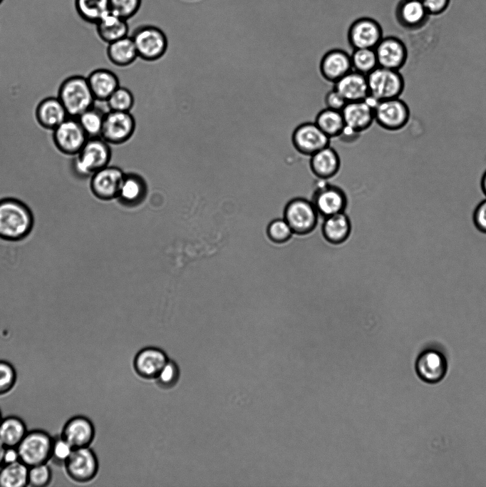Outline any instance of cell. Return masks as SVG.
Returning <instances> with one entry per match:
<instances>
[{
	"label": "cell",
	"instance_id": "7",
	"mask_svg": "<svg viewBox=\"0 0 486 487\" xmlns=\"http://www.w3.org/2000/svg\"><path fill=\"white\" fill-rule=\"evenodd\" d=\"M410 117V108L400 97L378 101L374 106L375 122L388 131L403 129Z\"/></svg>",
	"mask_w": 486,
	"mask_h": 487
},
{
	"label": "cell",
	"instance_id": "6",
	"mask_svg": "<svg viewBox=\"0 0 486 487\" xmlns=\"http://www.w3.org/2000/svg\"><path fill=\"white\" fill-rule=\"evenodd\" d=\"M369 96L376 101L400 97L405 80L400 71L378 66L367 75Z\"/></svg>",
	"mask_w": 486,
	"mask_h": 487
},
{
	"label": "cell",
	"instance_id": "51",
	"mask_svg": "<svg viewBox=\"0 0 486 487\" xmlns=\"http://www.w3.org/2000/svg\"><path fill=\"white\" fill-rule=\"evenodd\" d=\"M3 1H4V0H0V4L2 3Z\"/></svg>",
	"mask_w": 486,
	"mask_h": 487
},
{
	"label": "cell",
	"instance_id": "30",
	"mask_svg": "<svg viewBox=\"0 0 486 487\" xmlns=\"http://www.w3.org/2000/svg\"><path fill=\"white\" fill-rule=\"evenodd\" d=\"M322 232L325 239L332 244L346 241L351 232V223L348 217L340 212L325 217Z\"/></svg>",
	"mask_w": 486,
	"mask_h": 487
},
{
	"label": "cell",
	"instance_id": "18",
	"mask_svg": "<svg viewBox=\"0 0 486 487\" xmlns=\"http://www.w3.org/2000/svg\"><path fill=\"white\" fill-rule=\"evenodd\" d=\"M351 71V53L344 49H329L321 58L319 72L328 82L335 83Z\"/></svg>",
	"mask_w": 486,
	"mask_h": 487
},
{
	"label": "cell",
	"instance_id": "49",
	"mask_svg": "<svg viewBox=\"0 0 486 487\" xmlns=\"http://www.w3.org/2000/svg\"><path fill=\"white\" fill-rule=\"evenodd\" d=\"M6 449V446L0 441V468L4 465V455Z\"/></svg>",
	"mask_w": 486,
	"mask_h": 487
},
{
	"label": "cell",
	"instance_id": "19",
	"mask_svg": "<svg viewBox=\"0 0 486 487\" xmlns=\"http://www.w3.org/2000/svg\"><path fill=\"white\" fill-rule=\"evenodd\" d=\"M311 202L318 214L326 217L343 212L347 199L340 188L326 184L319 186L315 190Z\"/></svg>",
	"mask_w": 486,
	"mask_h": 487
},
{
	"label": "cell",
	"instance_id": "23",
	"mask_svg": "<svg viewBox=\"0 0 486 487\" xmlns=\"http://www.w3.org/2000/svg\"><path fill=\"white\" fill-rule=\"evenodd\" d=\"M309 158L310 169L312 173L320 180H326L332 178L340 170V156L330 145Z\"/></svg>",
	"mask_w": 486,
	"mask_h": 487
},
{
	"label": "cell",
	"instance_id": "1",
	"mask_svg": "<svg viewBox=\"0 0 486 487\" xmlns=\"http://www.w3.org/2000/svg\"><path fill=\"white\" fill-rule=\"evenodd\" d=\"M112 157L110 145L101 137L90 138L73 156L71 173L78 180H88L97 170L109 165Z\"/></svg>",
	"mask_w": 486,
	"mask_h": 487
},
{
	"label": "cell",
	"instance_id": "37",
	"mask_svg": "<svg viewBox=\"0 0 486 487\" xmlns=\"http://www.w3.org/2000/svg\"><path fill=\"white\" fill-rule=\"evenodd\" d=\"M109 111L130 112L135 104L133 93L127 88L118 86L105 101Z\"/></svg>",
	"mask_w": 486,
	"mask_h": 487
},
{
	"label": "cell",
	"instance_id": "38",
	"mask_svg": "<svg viewBox=\"0 0 486 487\" xmlns=\"http://www.w3.org/2000/svg\"><path fill=\"white\" fill-rule=\"evenodd\" d=\"M52 471L47 463L29 467L28 486L33 487H45L52 481Z\"/></svg>",
	"mask_w": 486,
	"mask_h": 487
},
{
	"label": "cell",
	"instance_id": "13",
	"mask_svg": "<svg viewBox=\"0 0 486 487\" xmlns=\"http://www.w3.org/2000/svg\"><path fill=\"white\" fill-rule=\"evenodd\" d=\"M124 174L119 167L108 165L92 175L89 179L90 188L102 200L117 198Z\"/></svg>",
	"mask_w": 486,
	"mask_h": 487
},
{
	"label": "cell",
	"instance_id": "22",
	"mask_svg": "<svg viewBox=\"0 0 486 487\" xmlns=\"http://www.w3.org/2000/svg\"><path fill=\"white\" fill-rule=\"evenodd\" d=\"M415 369L418 376L425 382L434 384L440 381L447 371V361L436 350H425L417 358Z\"/></svg>",
	"mask_w": 486,
	"mask_h": 487
},
{
	"label": "cell",
	"instance_id": "34",
	"mask_svg": "<svg viewBox=\"0 0 486 487\" xmlns=\"http://www.w3.org/2000/svg\"><path fill=\"white\" fill-rule=\"evenodd\" d=\"M78 14L85 21L94 24L110 10L109 0H75Z\"/></svg>",
	"mask_w": 486,
	"mask_h": 487
},
{
	"label": "cell",
	"instance_id": "28",
	"mask_svg": "<svg viewBox=\"0 0 486 487\" xmlns=\"http://www.w3.org/2000/svg\"><path fill=\"white\" fill-rule=\"evenodd\" d=\"M106 54L108 60L118 67L130 66L138 58L133 41L129 36L108 43Z\"/></svg>",
	"mask_w": 486,
	"mask_h": 487
},
{
	"label": "cell",
	"instance_id": "25",
	"mask_svg": "<svg viewBox=\"0 0 486 487\" xmlns=\"http://www.w3.org/2000/svg\"><path fill=\"white\" fill-rule=\"evenodd\" d=\"M35 116L40 126L53 130L65 121L68 115L58 98L51 96L43 98L38 103Z\"/></svg>",
	"mask_w": 486,
	"mask_h": 487
},
{
	"label": "cell",
	"instance_id": "42",
	"mask_svg": "<svg viewBox=\"0 0 486 487\" xmlns=\"http://www.w3.org/2000/svg\"><path fill=\"white\" fill-rule=\"evenodd\" d=\"M293 232L284 219H276L270 222L267 227L269 238L276 243L288 241Z\"/></svg>",
	"mask_w": 486,
	"mask_h": 487
},
{
	"label": "cell",
	"instance_id": "27",
	"mask_svg": "<svg viewBox=\"0 0 486 487\" xmlns=\"http://www.w3.org/2000/svg\"><path fill=\"white\" fill-rule=\"evenodd\" d=\"M99 38L108 44L128 36L127 20L109 10L96 23Z\"/></svg>",
	"mask_w": 486,
	"mask_h": 487
},
{
	"label": "cell",
	"instance_id": "24",
	"mask_svg": "<svg viewBox=\"0 0 486 487\" xmlns=\"http://www.w3.org/2000/svg\"><path fill=\"white\" fill-rule=\"evenodd\" d=\"M346 102L366 100L369 96L367 76L352 70L334 83Z\"/></svg>",
	"mask_w": 486,
	"mask_h": 487
},
{
	"label": "cell",
	"instance_id": "11",
	"mask_svg": "<svg viewBox=\"0 0 486 487\" xmlns=\"http://www.w3.org/2000/svg\"><path fill=\"white\" fill-rule=\"evenodd\" d=\"M136 128L130 112L109 111L105 113L100 137L110 145H121L133 135Z\"/></svg>",
	"mask_w": 486,
	"mask_h": 487
},
{
	"label": "cell",
	"instance_id": "46",
	"mask_svg": "<svg viewBox=\"0 0 486 487\" xmlns=\"http://www.w3.org/2000/svg\"><path fill=\"white\" fill-rule=\"evenodd\" d=\"M472 218L475 227L480 232L486 234V198L477 205Z\"/></svg>",
	"mask_w": 486,
	"mask_h": 487
},
{
	"label": "cell",
	"instance_id": "3",
	"mask_svg": "<svg viewBox=\"0 0 486 487\" xmlns=\"http://www.w3.org/2000/svg\"><path fill=\"white\" fill-rule=\"evenodd\" d=\"M57 97L64 106L68 116L77 118L95 105L96 101L87 78L73 75L61 83Z\"/></svg>",
	"mask_w": 486,
	"mask_h": 487
},
{
	"label": "cell",
	"instance_id": "32",
	"mask_svg": "<svg viewBox=\"0 0 486 487\" xmlns=\"http://www.w3.org/2000/svg\"><path fill=\"white\" fill-rule=\"evenodd\" d=\"M314 123L330 139L339 138L346 129L342 112L327 108L317 113Z\"/></svg>",
	"mask_w": 486,
	"mask_h": 487
},
{
	"label": "cell",
	"instance_id": "36",
	"mask_svg": "<svg viewBox=\"0 0 486 487\" xmlns=\"http://www.w3.org/2000/svg\"><path fill=\"white\" fill-rule=\"evenodd\" d=\"M352 70L367 76L378 66L373 48H357L351 53Z\"/></svg>",
	"mask_w": 486,
	"mask_h": 487
},
{
	"label": "cell",
	"instance_id": "2",
	"mask_svg": "<svg viewBox=\"0 0 486 487\" xmlns=\"http://www.w3.org/2000/svg\"><path fill=\"white\" fill-rule=\"evenodd\" d=\"M33 215L23 202L6 198L0 200V237L9 240L25 237L33 226Z\"/></svg>",
	"mask_w": 486,
	"mask_h": 487
},
{
	"label": "cell",
	"instance_id": "43",
	"mask_svg": "<svg viewBox=\"0 0 486 487\" xmlns=\"http://www.w3.org/2000/svg\"><path fill=\"white\" fill-rule=\"evenodd\" d=\"M110 10L128 20L139 11L142 0H109Z\"/></svg>",
	"mask_w": 486,
	"mask_h": 487
},
{
	"label": "cell",
	"instance_id": "39",
	"mask_svg": "<svg viewBox=\"0 0 486 487\" xmlns=\"http://www.w3.org/2000/svg\"><path fill=\"white\" fill-rule=\"evenodd\" d=\"M17 381V372L14 365L0 359V396L10 392Z\"/></svg>",
	"mask_w": 486,
	"mask_h": 487
},
{
	"label": "cell",
	"instance_id": "5",
	"mask_svg": "<svg viewBox=\"0 0 486 487\" xmlns=\"http://www.w3.org/2000/svg\"><path fill=\"white\" fill-rule=\"evenodd\" d=\"M138 58L152 62L161 58L166 53L168 41L166 34L153 25H142L136 28L130 36Z\"/></svg>",
	"mask_w": 486,
	"mask_h": 487
},
{
	"label": "cell",
	"instance_id": "8",
	"mask_svg": "<svg viewBox=\"0 0 486 487\" xmlns=\"http://www.w3.org/2000/svg\"><path fill=\"white\" fill-rule=\"evenodd\" d=\"M63 466L71 480L85 483L97 476L99 462L94 451L88 446L73 449Z\"/></svg>",
	"mask_w": 486,
	"mask_h": 487
},
{
	"label": "cell",
	"instance_id": "15",
	"mask_svg": "<svg viewBox=\"0 0 486 487\" xmlns=\"http://www.w3.org/2000/svg\"><path fill=\"white\" fill-rule=\"evenodd\" d=\"M376 103L370 97L363 101L348 102L341 111L346 128L358 134L368 130L375 122L374 106Z\"/></svg>",
	"mask_w": 486,
	"mask_h": 487
},
{
	"label": "cell",
	"instance_id": "50",
	"mask_svg": "<svg viewBox=\"0 0 486 487\" xmlns=\"http://www.w3.org/2000/svg\"><path fill=\"white\" fill-rule=\"evenodd\" d=\"M2 418H3V417H2L1 411V410H0V421H1V420Z\"/></svg>",
	"mask_w": 486,
	"mask_h": 487
},
{
	"label": "cell",
	"instance_id": "17",
	"mask_svg": "<svg viewBox=\"0 0 486 487\" xmlns=\"http://www.w3.org/2000/svg\"><path fill=\"white\" fill-rule=\"evenodd\" d=\"M393 14L396 23L409 31L423 28L430 19L421 0H399L394 7Z\"/></svg>",
	"mask_w": 486,
	"mask_h": 487
},
{
	"label": "cell",
	"instance_id": "21",
	"mask_svg": "<svg viewBox=\"0 0 486 487\" xmlns=\"http://www.w3.org/2000/svg\"><path fill=\"white\" fill-rule=\"evenodd\" d=\"M169 359L164 351L148 347L140 350L133 360V367L137 374L145 379H155Z\"/></svg>",
	"mask_w": 486,
	"mask_h": 487
},
{
	"label": "cell",
	"instance_id": "48",
	"mask_svg": "<svg viewBox=\"0 0 486 487\" xmlns=\"http://www.w3.org/2000/svg\"><path fill=\"white\" fill-rule=\"evenodd\" d=\"M480 187L482 193L486 196V170L483 173L480 179Z\"/></svg>",
	"mask_w": 486,
	"mask_h": 487
},
{
	"label": "cell",
	"instance_id": "4",
	"mask_svg": "<svg viewBox=\"0 0 486 487\" xmlns=\"http://www.w3.org/2000/svg\"><path fill=\"white\" fill-rule=\"evenodd\" d=\"M53 436L43 429H31L26 432L16 446L19 461L28 467L48 463Z\"/></svg>",
	"mask_w": 486,
	"mask_h": 487
},
{
	"label": "cell",
	"instance_id": "45",
	"mask_svg": "<svg viewBox=\"0 0 486 487\" xmlns=\"http://www.w3.org/2000/svg\"><path fill=\"white\" fill-rule=\"evenodd\" d=\"M430 16H439L449 7L450 0H421Z\"/></svg>",
	"mask_w": 486,
	"mask_h": 487
},
{
	"label": "cell",
	"instance_id": "14",
	"mask_svg": "<svg viewBox=\"0 0 486 487\" xmlns=\"http://www.w3.org/2000/svg\"><path fill=\"white\" fill-rule=\"evenodd\" d=\"M374 51L378 66L396 71L405 66L408 56L405 43L395 35L383 37Z\"/></svg>",
	"mask_w": 486,
	"mask_h": 487
},
{
	"label": "cell",
	"instance_id": "9",
	"mask_svg": "<svg viewBox=\"0 0 486 487\" xmlns=\"http://www.w3.org/2000/svg\"><path fill=\"white\" fill-rule=\"evenodd\" d=\"M53 141L61 153L75 156L88 139L76 118L68 116L53 130Z\"/></svg>",
	"mask_w": 486,
	"mask_h": 487
},
{
	"label": "cell",
	"instance_id": "41",
	"mask_svg": "<svg viewBox=\"0 0 486 487\" xmlns=\"http://www.w3.org/2000/svg\"><path fill=\"white\" fill-rule=\"evenodd\" d=\"M73 448L61 436H53L50 461L56 466H63Z\"/></svg>",
	"mask_w": 486,
	"mask_h": 487
},
{
	"label": "cell",
	"instance_id": "12",
	"mask_svg": "<svg viewBox=\"0 0 486 487\" xmlns=\"http://www.w3.org/2000/svg\"><path fill=\"white\" fill-rule=\"evenodd\" d=\"M291 142L297 152L310 157L329 145L330 138L314 122H305L295 128L291 134Z\"/></svg>",
	"mask_w": 486,
	"mask_h": 487
},
{
	"label": "cell",
	"instance_id": "35",
	"mask_svg": "<svg viewBox=\"0 0 486 487\" xmlns=\"http://www.w3.org/2000/svg\"><path fill=\"white\" fill-rule=\"evenodd\" d=\"M105 113L94 105L76 118L88 138L100 137Z\"/></svg>",
	"mask_w": 486,
	"mask_h": 487
},
{
	"label": "cell",
	"instance_id": "31",
	"mask_svg": "<svg viewBox=\"0 0 486 487\" xmlns=\"http://www.w3.org/2000/svg\"><path fill=\"white\" fill-rule=\"evenodd\" d=\"M27 431L25 421L18 416L9 415L0 421V441L6 447H16Z\"/></svg>",
	"mask_w": 486,
	"mask_h": 487
},
{
	"label": "cell",
	"instance_id": "29",
	"mask_svg": "<svg viewBox=\"0 0 486 487\" xmlns=\"http://www.w3.org/2000/svg\"><path fill=\"white\" fill-rule=\"evenodd\" d=\"M146 190V183L142 176L125 173L117 198L126 205H136L142 201Z\"/></svg>",
	"mask_w": 486,
	"mask_h": 487
},
{
	"label": "cell",
	"instance_id": "10",
	"mask_svg": "<svg viewBox=\"0 0 486 487\" xmlns=\"http://www.w3.org/2000/svg\"><path fill=\"white\" fill-rule=\"evenodd\" d=\"M318 215L312 202L304 198H296L286 204L284 219L291 227L293 233L306 235L316 227Z\"/></svg>",
	"mask_w": 486,
	"mask_h": 487
},
{
	"label": "cell",
	"instance_id": "20",
	"mask_svg": "<svg viewBox=\"0 0 486 487\" xmlns=\"http://www.w3.org/2000/svg\"><path fill=\"white\" fill-rule=\"evenodd\" d=\"M383 37V30L377 22L369 19H362L351 28L349 45L352 51L357 48L374 49Z\"/></svg>",
	"mask_w": 486,
	"mask_h": 487
},
{
	"label": "cell",
	"instance_id": "26",
	"mask_svg": "<svg viewBox=\"0 0 486 487\" xmlns=\"http://www.w3.org/2000/svg\"><path fill=\"white\" fill-rule=\"evenodd\" d=\"M86 78L92 93L98 101L105 102L120 86L117 75L107 68L95 69Z\"/></svg>",
	"mask_w": 486,
	"mask_h": 487
},
{
	"label": "cell",
	"instance_id": "44",
	"mask_svg": "<svg viewBox=\"0 0 486 487\" xmlns=\"http://www.w3.org/2000/svg\"><path fill=\"white\" fill-rule=\"evenodd\" d=\"M325 106L327 108L341 111L346 104V101L334 88L326 93L324 97Z\"/></svg>",
	"mask_w": 486,
	"mask_h": 487
},
{
	"label": "cell",
	"instance_id": "16",
	"mask_svg": "<svg viewBox=\"0 0 486 487\" xmlns=\"http://www.w3.org/2000/svg\"><path fill=\"white\" fill-rule=\"evenodd\" d=\"M60 435L73 449L88 447L95 439V429L88 417L78 414L66 421Z\"/></svg>",
	"mask_w": 486,
	"mask_h": 487
},
{
	"label": "cell",
	"instance_id": "33",
	"mask_svg": "<svg viewBox=\"0 0 486 487\" xmlns=\"http://www.w3.org/2000/svg\"><path fill=\"white\" fill-rule=\"evenodd\" d=\"M29 467L21 461L5 463L0 468V487L28 486Z\"/></svg>",
	"mask_w": 486,
	"mask_h": 487
},
{
	"label": "cell",
	"instance_id": "47",
	"mask_svg": "<svg viewBox=\"0 0 486 487\" xmlns=\"http://www.w3.org/2000/svg\"><path fill=\"white\" fill-rule=\"evenodd\" d=\"M17 461H19V458L16 447H6L4 455V464L16 462Z\"/></svg>",
	"mask_w": 486,
	"mask_h": 487
},
{
	"label": "cell",
	"instance_id": "40",
	"mask_svg": "<svg viewBox=\"0 0 486 487\" xmlns=\"http://www.w3.org/2000/svg\"><path fill=\"white\" fill-rule=\"evenodd\" d=\"M179 379L180 369L177 364L169 359L155 378V381L160 388L168 389L175 386Z\"/></svg>",
	"mask_w": 486,
	"mask_h": 487
}]
</instances>
